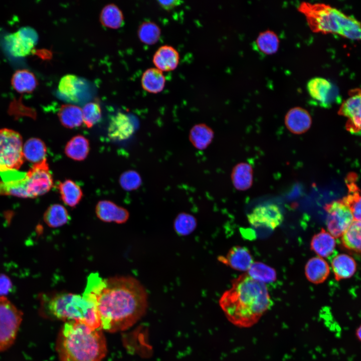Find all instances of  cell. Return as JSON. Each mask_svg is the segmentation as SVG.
<instances>
[{
    "mask_svg": "<svg viewBox=\"0 0 361 361\" xmlns=\"http://www.w3.org/2000/svg\"><path fill=\"white\" fill-rule=\"evenodd\" d=\"M93 305L100 328L110 332L124 330L135 323L147 307V294L135 278H102L92 273L82 295Z\"/></svg>",
    "mask_w": 361,
    "mask_h": 361,
    "instance_id": "1",
    "label": "cell"
},
{
    "mask_svg": "<svg viewBox=\"0 0 361 361\" xmlns=\"http://www.w3.org/2000/svg\"><path fill=\"white\" fill-rule=\"evenodd\" d=\"M219 303L229 321L242 328L257 323L273 304L265 284L247 273L232 281L231 287L222 294Z\"/></svg>",
    "mask_w": 361,
    "mask_h": 361,
    "instance_id": "2",
    "label": "cell"
},
{
    "mask_svg": "<svg viewBox=\"0 0 361 361\" xmlns=\"http://www.w3.org/2000/svg\"><path fill=\"white\" fill-rule=\"evenodd\" d=\"M101 329L79 321L66 322L56 342L60 361H101L107 353Z\"/></svg>",
    "mask_w": 361,
    "mask_h": 361,
    "instance_id": "3",
    "label": "cell"
},
{
    "mask_svg": "<svg viewBox=\"0 0 361 361\" xmlns=\"http://www.w3.org/2000/svg\"><path fill=\"white\" fill-rule=\"evenodd\" d=\"M298 10L304 15L313 32L337 34L361 41V23L336 8L323 3L303 2Z\"/></svg>",
    "mask_w": 361,
    "mask_h": 361,
    "instance_id": "4",
    "label": "cell"
},
{
    "mask_svg": "<svg viewBox=\"0 0 361 361\" xmlns=\"http://www.w3.org/2000/svg\"><path fill=\"white\" fill-rule=\"evenodd\" d=\"M40 301L41 313L45 317L79 321L92 328H100L93 305L83 295L65 292L43 294Z\"/></svg>",
    "mask_w": 361,
    "mask_h": 361,
    "instance_id": "5",
    "label": "cell"
},
{
    "mask_svg": "<svg viewBox=\"0 0 361 361\" xmlns=\"http://www.w3.org/2000/svg\"><path fill=\"white\" fill-rule=\"evenodd\" d=\"M23 139L11 129H0V172L18 170L24 161Z\"/></svg>",
    "mask_w": 361,
    "mask_h": 361,
    "instance_id": "6",
    "label": "cell"
},
{
    "mask_svg": "<svg viewBox=\"0 0 361 361\" xmlns=\"http://www.w3.org/2000/svg\"><path fill=\"white\" fill-rule=\"evenodd\" d=\"M23 313L5 296L0 297V352L9 349L15 343Z\"/></svg>",
    "mask_w": 361,
    "mask_h": 361,
    "instance_id": "7",
    "label": "cell"
},
{
    "mask_svg": "<svg viewBox=\"0 0 361 361\" xmlns=\"http://www.w3.org/2000/svg\"><path fill=\"white\" fill-rule=\"evenodd\" d=\"M326 224L328 232L334 238L342 236L353 221L349 208L342 200L333 201L325 206Z\"/></svg>",
    "mask_w": 361,
    "mask_h": 361,
    "instance_id": "8",
    "label": "cell"
},
{
    "mask_svg": "<svg viewBox=\"0 0 361 361\" xmlns=\"http://www.w3.org/2000/svg\"><path fill=\"white\" fill-rule=\"evenodd\" d=\"M306 87L312 100L320 107L327 108L334 104L341 103L338 88L325 78H312L308 81Z\"/></svg>",
    "mask_w": 361,
    "mask_h": 361,
    "instance_id": "9",
    "label": "cell"
},
{
    "mask_svg": "<svg viewBox=\"0 0 361 361\" xmlns=\"http://www.w3.org/2000/svg\"><path fill=\"white\" fill-rule=\"evenodd\" d=\"M348 97L341 102L338 114L347 118L345 128L349 132L361 133V89L354 88L348 93Z\"/></svg>",
    "mask_w": 361,
    "mask_h": 361,
    "instance_id": "10",
    "label": "cell"
},
{
    "mask_svg": "<svg viewBox=\"0 0 361 361\" xmlns=\"http://www.w3.org/2000/svg\"><path fill=\"white\" fill-rule=\"evenodd\" d=\"M249 223L254 227L274 230L282 223L284 217L280 208L274 204L260 205L247 216Z\"/></svg>",
    "mask_w": 361,
    "mask_h": 361,
    "instance_id": "11",
    "label": "cell"
},
{
    "mask_svg": "<svg viewBox=\"0 0 361 361\" xmlns=\"http://www.w3.org/2000/svg\"><path fill=\"white\" fill-rule=\"evenodd\" d=\"M30 183L31 198L48 193L53 185V179L46 158L34 163L27 172Z\"/></svg>",
    "mask_w": 361,
    "mask_h": 361,
    "instance_id": "12",
    "label": "cell"
},
{
    "mask_svg": "<svg viewBox=\"0 0 361 361\" xmlns=\"http://www.w3.org/2000/svg\"><path fill=\"white\" fill-rule=\"evenodd\" d=\"M37 40V32L33 28L28 27L21 28L6 38L9 50L15 57H23L28 55Z\"/></svg>",
    "mask_w": 361,
    "mask_h": 361,
    "instance_id": "13",
    "label": "cell"
},
{
    "mask_svg": "<svg viewBox=\"0 0 361 361\" xmlns=\"http://www.w3.org/2000/svg\"><path fill=\"white\" fill-rule=\"evenodd\" d=\"M95 213L97 218L101 221L117 224L125 223L129 216L126 209L107 200L98 202L95 208Z\"/></svg>",
    "mask_w": 361,
    "mask_h": 361,
    "instance_id": "14",
    "label": "cell"
},
{
    "mask_svg": "<svg viewBox=\"0 0 361 361\" xmlns=\"http://www.w3.org/2000/svg\"><path fill=\"white\" fill-rule=\"evenodd\" d=\"M134 130V125L130 117L122 112H118L110 120L108 135L112 140H124L129 138Z\"/></svg>",
    "mask_w": 361,
    "mask_h": 361,
    "instance_id": "15",
    "label": "cell"
},
{
    "mask_svg": "<svg viewBox=\"0 0 361 361\" xmlns=\"http://www.w3.org/2000/svg\"><path fill=\"white\" fill-rule=\"evenodd\" d=\"M219 260L232 269L241 271H248L253 263L249 250L240 246L233 247L226 256L220 257Z\"/></svg>",
    "mask_w": 361,
    "mask_h": 361,
    "instance_id": "16",
    "label": "cell"
},
{
    "mask_svg": "<svg viewBox=\"0 0 361 361\" xmlns=\"http://www.w3.org/2000/svg\"><path fill=\"white\" fill-rule=\"evenodd\" d=\"M357 178L354 172L346 176L345 182L348 194L342 200L350 209L353 220L361 221V191L356 184Z\"/></svg>",
    "mask_w": 361,
    "mask_h": 361,
    "instance_id": "17",
    "label": "cell"
},
{
    "mask_svg": "<svg viewBox=\"0 0 361 361\" xmlns=\"http://www.w3.org/2000/svg\"><path fill=\"white\" fill-rule=\"evenodd\" d=\"M285 124L289 130L295 134L306 132L311 124V118L305 109L296 107L290 109L285 117Z\"/></svg>",
    "mask_w": 361,
    "mask_h": 361,
    "instance_id": "18",
    "label": "cell"
},
{
    "mask_svg": "<svg viewBox=\"0 0 361 361\" xmlns=\"http://www.w3.org/2000/svg\"><path fill=\"white\" fill-rule=\"evenodd\" d=\"M179 55L173 47L163 45L155 52L152 62L156 68L162 72H168L175 69L179 63Z\"/></svg>",
    "mask_w": 361,
    "mask_h": 361,
    "instance_id": "19",
    "label": "cell"
},
{
    "mask_svg": "<svg viewBox=\"0 0 361 361\" xmlns=\"http://www.w3.org/2000/svg\"><path fill=\"white\" fill-rule=\"evenodd\" d=\"M330 272L329 266L325 260L319 256L309 259L305 265V276L310 282L314 284L323 282Z\"/></svg>",
    "mask_w": 361,
    "mask_h": 361,
    "instance_id": "20",
    "label": "cell"
},
{
    "mask_svg": "<svg viewBox=\"0 0 361 361\" xmlns=\"http://www.w3.org/2000/svg\"><path fill=\"white\" fill-rule=\"evenodd\" d=\"M335 246V238L323 228L313 236L310 243L311 249L321 258L330 256Z\"/></svg>",
    "mask_w": 361,
    "mask_h": 361,
    "instance_id": "21",
    "label": "cell"
},
{
    "mask_svg": "<svg viewBox=\"0 0 361 361\" xmlns=\"http://www.w3.org/2000/svg\"><path fill=\"white\" fill-rule=\"evenodd\" d=\"M331 265L337 281L352 277L356 270V263L354 259L344 254L335 256L332 259Z\"/></svg>",
    "mask_w": 361,
    "mask_h": 361,
    "instance_id": "22",
    "label": "cell"
},
{
    "mask_svg": "<svg viewBox=\"0 0 361 361\" xmlns=\"http://www.w3.org/2000/svg\"><path fill=\"white\" fill-rule=\"evenodd\" d=\"M141 83L145 91L157 94L164 89L165 78L162 71L156 68H150L146 69L142 74Z\"/></svg>",
    "mask_w": 361,
    "mask_h": 361,
    "instance_id": "23",
    "label": "cell"
},
{
    "mask_svg": "<svg viewBox=\"0 0 361 361\" xmlns=\"http://www.w3.org/2000/svg\"><path fill=\"white\" fill-rule=\"evenodd\" d=\"M214 131L208 125L204 123L195 125L191 129L189 138L192 144L197 149H206L212 142Z\"/></svg>",
    "mask_w": 361,
    "mask_h": 361,
    "instance_id": "24",
    "label": "cell"
},
{
    "mask_svg": "<svg viewBox=\"0 0 361 361\" xmlns=\"http://www.w3.org/2000/svg\"><path fill=\"white\" fill-rule=\"evenodd\" d=\"M90 149L89 140L84 136L77 135L66 144L65 153L69 158L77 161L84 160Z\"/></svg>",
    "mask_w": 361,
    "mask_h": 361,
    "instance_id": "25",
    "label": "cell"
},
{
    "mask_svg": "<svg viewBox=\"0 0 361 361\" xmlns=\"http://www.w3.org/2000/svg\"><path fill=\"white\" fill-rule=\"evenodd\" d=\"M13 87L19 93L32 92L37 87L38 81L34 74L27 69H19L13 75Z\"/></svg>",
    "mask_w": 361,
    "mask_h": 361,
    "instance_id": "26",
    "label": "cell"
},
{
    "mask_svg": "<svg viewBox=\"0 0 361 361\" xmlns=\"http://www.w3.org/2000/svg\"><path fill=\"white\" fill-rule=\"evenodd\" d=\"M61 199L70 207H76L83 197L82 191L79 185L71 179H66L58 185Z\"/></svg>",
    "mask_w": 361,
    "mask_h": 361,
    "instance_id": "27",
    "label": "cell"
},
{
    "mask_svg": "<svg viewBox=\"0 0 361 361\" xmlns=\"http://www.w3.org/2000/svg\"><path fill=\"white\" fill-rule=\"evenodd\" d=\"M58 116L61 123L68 128L78 127L83 122L82 109L75 105H62L59 110Z\"/></svg>",
    "mask_w": 361,
    "mask_h": 361,
    "instance_id": "28",
    "label": "cell"
},
{
    "mask_svg": "<svg viewBox=\"0 0 361 361\" xmlns=\"http://www.w3.org/2000/svg\"><path fill=\"white\" fill-rule=\"evenodd\" d=\"M23 151L25 159L36 163L46 158L47 147L43 140L33 137L28 139L23 144Z\"/></svg>",
    "mask_w": 361,
    "mask_h": 361,
    "instance_id": "29",
    "label": "cell"
},
{
    "mask_svg": "<svg viewBox=\"0 0 361 361\" xmlns=\"http://www.w3.org/2000/svg\"><path fill=\"white\" fill-rule=\"evenodd\" d=\"M43 219L49 227L56 228L67 224L70 220V216L63 206L56 204L50 206L45 211Z\"/></svg>",
    "mask_w": 361,
    "mask_h": 361,
    "instance_id": "30",
    "label": "cell"
},
{
    "mask_svg": "<svg viewBox=\"0 0 361 361\" xmlns=\"http://www.w3.org/2000/svg\"><path fill=\"white\" fill-rule=\"evenodd\" d=\"M251 166L245 163L237 164L233 168L231 179L235 188L244 191L249 189L252 184L253 172Z\"/></svg>",
    "mask_w": 361,
    "mask_h": 361,
    "instance_id": "31",
    "label": "cell"
},
{
    "mask_svg": "<svg viewBox=\"0 0 361 361\" xmlns=\"http://www.w3.org/2000/svg\"><path fill=\"white\" fill-rule=\"evenodd\" d=\"M341 242L348 250L361 252V221H353L342 235Z\"/></svg>",
    "mask_w": 361,
    "mask_h": 361,
    "instance_id": "32",
    "label": "cell"
},
{
    "mask_svg": "<svg viewBox=\"0 0 361 361\" xmlns=\"http://www.w3.org/2000/svg\"><path fill=\"white\" fill-rule=\"evenodd\" d=\"M255 45L259 52L264 55H271L278 50L279 39L275 32L267 30L259 33Z\"/></svg>",
    "mask_w": 361,
    "mask_h": 361,
    "instance_id": "33",
    "label": "cell"
},
{
    "mask_svg": "<svg viewBox=\"0 0 361 361\" xmlns=\"http://www.w3.org/2000/svg\"><path fill=\"white\" fill-rule=\"evenodd\" d=\"M100 20L105 27L117 29L123 25L124 18L121 10L115 4H110L101 10Z\"/></svg>",
    "mask_w": 361,
    "mask_h": 361,
    "instance_id": "34",
    "label": "cell"
},
{
    "mask_svg": "<svg viewBox=\"0 0 361 361\" xmlns=\"http://www.w3.org/2000/svg\"><path fill=\"white\" fill-rule=\"evenodd\" d=\"M82 81L75 75L67 74L63 76L59 83V92L65 97L72 100L77 99Z\"/></svg>",
    "mask_w": 361,
    "mask_h": 361,
    "instance_id": "35",
    "label": "cell"
},
{
    "mask_svg": "<svg viewBox=\"0 0 361 361\" xmlns=\"http://www.w3.org/2000/svg\"><path fill=\"white\" fill-rule=\"evenodd\" d=\"M247 274L252 279L264 283L272 282L276 279L274 269L260 262H253Z\"/></svg>",
    "mask_w": 361,
    "mask_h": 361,
    "instance_id": "36",
    "label": "cell"
},
{
    "mask_svg": "<svg viewBox=\"0 0 361 361\" xmlns=\"http://www.w3.org/2000/svg\"><path fill=\"white\" fill-rule=\"evenodd\" d=\"M137 34L142 43L146 45H153L159 40L161 30L159 26L154 22L147 21L139 26Z\"/></svg>",
    "mask_w": 361,
    "mask_h": 361,
    "instance_id": "37",
    "label": "cell"
},
{
    "mask_svg": "<svg viewBox=\"0 0 361 361\" xmlns=\"http://www.w3.org/2000/svg\"><path fill=\"white\" fill-rule=\"evenodd\" d=\"M101 109L97 101L90 102L82 109L83 121L88 128L92 127L100 120Z\"/></svg>",
    "mask_w": 361,
    "mask_h": 361,
    "instance_id": "38",
    "label": "cell"
},
{
    "mask_svg": "<svg viewBox=\"0 0 361 361\" xmlns=\"http://www.w3.org/2000/svg\"><path fill=\"white\" fill-rule=\"evenodd\" d=\"M196 225V219L187 213L179 214L175 220L174 228L180 235H187L192 232Z\"/></svg>",
    "mask_w": 361,
    "mask_h": 361,
    "instance_id": "39",
    "label": "cell"
},
{
    "mask_svg": "<svg viewBox=\"0 0 361 361\" xmlns=\"http://www.w3.org/2000/svg\"><path fill=\"white\" fill-rule=\"evenodd\" d=\"M119 180L121 188L128 191L137 189L142 183L139 174L133 170H129L123 172Z\"/></svg>",
    "mask_w": 361,
    "mask_h": 361,
    "instance_id": "40",
    "label": "cell"
},
{
    "mask_svg": "<svg viewBox=\"0 0 361 361\" xmlns=\"http://www.w3.org/2000/svg\"><path fill=\"white\" fill-rule=\"evenodd\" d=\"M12 283L7 275L0 274V297L5 296L12 289Z\"/></svg>",
    "mask_w": 361,
    "mask_h": 361,
    "instance_id": "41",
    "label": "cell"
},
{
    "mask_svg": "<svg viewBox=\"0 0 361 361\" xmlns=\"http://www.w3.org/2000/svg\"><path fill=\"white\" fill-rule=\"evenodd\" d=\"M158 3L164 9L169 10L180 5V1H158Z\"/></svg>",
    "mask_w": 361,
    "mask_h": 361,
    "instance_id": "42",
    "label": "cell"
},
{
    "mask_svg": "<svg viewBox=\"0 0 361 361\" xmlns=\"http://www.w3.org/2000/svg\"><path fill=\"white\" fill-rule=\"evenodd\" d=\"M356 334L358 338L361 341V326L357 329Z\"/></svg>",
    "mask_w": 361,
    "mask_h": 361,
    "instance_id": "43",
    "label": "cell"
}]
</instances>
